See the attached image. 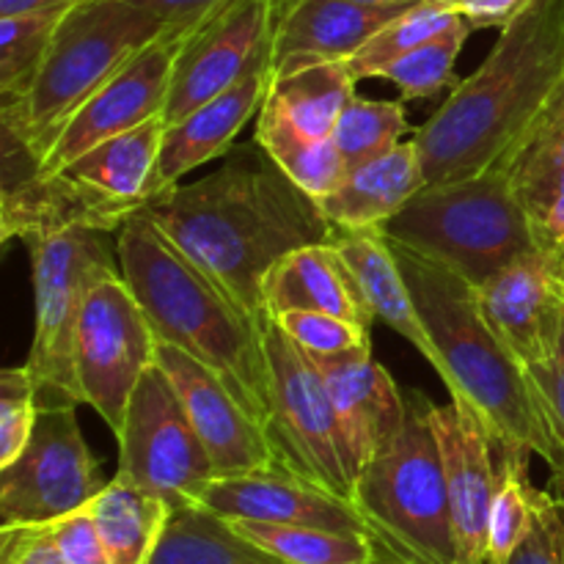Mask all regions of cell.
<instances>
[{
  "label": "cell",
  "instance_id": "obj_6",
  "mask_svg": "<svg viewBox=\"0 0 564 564\" xmlns=\"http://www.w3.org/2000/svg\"><path fill=\"white\" fill-rule=\"evenodd\" d=\"M169 28L132 0H83L72 6L31 91L20 102L0 108V127H9L42 165L66 121Z\"/></svg>",
  "mask_w": 564,
  "mask_h": 564
},
{
  "label": "cell",
  "instance_id": "obj_27",
  "mask_svg": "<svg viewBox=\"0 0 564 564\" xmlns=\"http://www.w3.org/2000/svg\"><path fill=\"white\" fill-rule=\"evenodd\" d=\"M347 61H323L270 75L268 102L312 138H330L345 105L356 97Z\"/></svg>",
  "mask_w": 564,
  "mask_h": 564
},
{
  "label": "cell",
  "instance_id": "obj_30",
  "mask_svg": "<svg viewBox=\"0 0 564 564\" xmlns=\"http://www.w3.org/2000/svg\"><path fill=\"white\" fill-rule=\"evenodd\" d=\"M235 532L268 551L281 564H369L375 540L361 532H336L319 527H286V523L229 521Z\"/></svg>",
  "mask_w": 564,
  "mask_h": 564
},
{
  "label": "cell",
  "instance_id": "obj_45",
  "mask_svg": "<svg viewBox=\"0 0 564 564\" xmlns=\"http://www.w3.org/2000/svg\"><path fill=\"white\" fill-rule=\"evenodd\" d=\"M132 3L143 6L169 25H191V22H198L229 0H132Z\"/></svg>",
  "mask_w": 564,
  "mask_h": 564
},
{
  "label": "cell",
  "instance_id": "obj_5",
  "mask_svg": "<svg viewBox=\"0 0 564 564\" xmlns=\"http://www.w3.org/2000/svg\"><path fill=\"white\" fill-rule=\"evenodd\" d=\"M163 119L110 138L53 174L0 185L3 240L58 235L69 229L119 231L158 196Z\"/></svg>",
  "mask_w": 564,
  "mask_h": 564
},
{
  "label": "cell",
  "instance_id": "obj_2",
  "mask_svg": "<svg viewBox=\"0 0 564 564\" xmlns=\"http://www.w3.org/2000/svg\"><path fill=\"white\" fill-rule=\"evenodd\" d=\"M564 83V0H534L482 64L413 130L424 185L505 165Z\"/></svg>",
  "mask_w": 564,
  "mask_h": 564
},
{
  "label": "cell",
  "instance_id": "obj_43",
  "mask_svg": "<svg viewBox=\"0 0 564 564\" xmlns=\"http://www.w3.org/2000/svg\"><path fill=\"white\" fill-rule=\"evenodd\" d=\"M0 564H69L50 523L0 529Z\"/></svg>",
  "mask_w": 564,
  "mask_h": 564
},
{
  "label": "cell",
  "instance_id": "obj_20",
  "mask_svg": "<svg viewBox=\"0 0 564 564\" xmlns=\"http://www.w3.org/2000/svg\"><path fill=\"white\" fill-rule=\"evenodd\" d=\"M419 0H286L270 42V75L323 61H350L386 22Z\"/></svg>",
  "mask_w": 564,
  "mask_h": 564
},
{
  "label": "cell",
  "instance_id": "obj_25",
  "mask_svg": "<svg viewBox=\"0 0 564 564\" xmlns=\"http://www.w3.org/2000/svg\"><path fill=\"white\" fill-rule=\"evenodd\" d=\"M422 187V158L411 138L383 158L347 171L341 185L317 204L334 229H375L389 224Z\"/></svg>",
  "mask_w": 564,
  "mask_h": 564
},
{
  "label": "cell",
  "instance_id": "obj_37",
  "mask_svg": "<svg viewBox=\"0 0 564 564\" xmlns=\"http://www.w3.org/2000/svg\"><path fill=\"white\" fill-rule=\"evenodd\" d=\"M270 319L308 356H341V352L372 347L367 325L328 312H284Z\"/></svg>",
  "mask_w": 564,
  "mask_h": 564
},
{
  "label": "cell",
  "instance_id": "obj_32",
  "mask_svg": "<svg viewBox=\"0 0 564 564\" xmlns=\"http://www.w3.org/2000/svg\"><path fill=\"white\" fill-rule=\"evenodd\" d=\"M66 11L69 9L0 17V108L20 102L31 91Z\"/></svg>",
  "mask_w": 564,
  "mask_h": 564
},
{
  "label": "cell",
  "instance_id": "obj_35",
  "mask_svg": "<svg viewBox=\"0 0 564 564\" xmlns=\"http://www.w3.org/2000/svg\"><path fill=\"white\" fill-rule=\"evenodd\" d=\"M501 169L523 204L564 180V83Z\"/></svg>",
  "mask_w": 564,
  "mask_h": 564
},
{
  "label": "cell",
  "instance_id": "obj_23",
  "mask_svg": "<svg viewBox=\"0 0 564 564\" xmlns=\"http://www.w3.org/2000/svg\"><path fill=\"white\" fill-rule=\"evenodd\" d=\"M330 246L336 248L339 259L345 262L358 297L372 314V319L389 325L394 334L411 341L430 364L435 350L424 328L419 308L413 303V292L408 286L405 270L397 259L394 246L383 226L375 229H336L330 237Z\"/></svg>",
  "mask_w": 564,
  "mask_h": 564
},
{
  "label": "cell",
  "instance_id": "obj_29",
  "mask_svg": "<svg viewBox=\"0 0 564 564\" xmlns=\"http://www.w3.org/2000/svg\"><path fill=\"white\" fill-rule=\"evenodd\" d=\"M253 138L273 158V163L308 196H328L347 176V165L336 149L334 138L306 135L268 99L257 113Z\"/></svg>",
  "mask_w": 564,
  "mask_h": 564
},
{
  "label": "cell",
  "instance_id": "obj_31",
  "mask_svg": "<svg viewBox=\"0 0 564 564\" xmlns=\"http://www.w3.org/2000/svg\"><path fill=\"white\" fill-rule=\"evenodd\" d=\"M534 452L523 446H496L499 457V482H496L494 505L488 518V549L485 564H507L521 540L527 538L534 516L538 488L529 479V460Z\"/></svg>",
  "mask_w": 564,
  "mask_h": 564
},
{
  "label": "cell",
  "instance_id": "obj_11",
  "mask_svg": "<svg viewBox=\"0 0 564 564\" xmlns=\"http://www.w3.org/2000/svg\"><path fill=\"white\" fill-rule=\"evenodd\" d=\"M77 402H39V419L20 455L0 468V529L53 523L83 510L110 482L88 449Z\"/></svg>",
  "mask_w": 564,
  "mask_h": 564
},
{
  "label": "cell",
  "instance_id": "obj_51",
  "mask_svg": "<svg viewBox=\"0 0 564 564\" xmlns=\"http://www.w3.org/2000/svg\"><path fill=\"white\" fill-rule=\"evenodd\" d=\"M441 3H446V6H452V9H457V6H460V0H441Z\"/></svg>",
  "mask_w": 564,
  "mask_h": 564
},
{
  "label": "cell",
  "instance_id": "obj_14",
  "mask_svg": "<svg viewBox=\"0 0 564 564\" xmlns=\"http://www.w3.org/2000/svg\"><path fill=\"white\" fill-rule=\"evenodd\" d=\"M284 3L286 0H229L191 28L163 110L165 127L270 61V42Z\"/></svg>",
  "mask_w": 564,
  "mask_h": 564
},
{
  "label": "cell",
  "instance_id": "obj_42",
  "mask_svg": "<svg viewBox=\"0 0 564 564\" xmlns=\"http://www.w3.org/2000/svg\"><path fill=\"white\" fill-rule=\"evenodd\" d=\"M538 251L549 262L564 257V180L523 204Z\"/></svg>",
  "mask_w": 564,
  "mask_h": 564
},
{
  "label": "cell",
  "instance_id": "obj_21",
  "mask_svg": "<svg viewBox=\"0 0 564 564\" xmlns=\"http://www.w3.org/2000/svg\"><path fill=\"white\" fill-rule=\"evenodd\" d=\"M330 391L356 471L389 444L402 427L408 397L389 372L375 361L372 347L341 352V356H312Z\"/></svg>",
  "mask_w": 564,
  "mask_h": 564
},
{
  "label": "cell",
  "instance_id": "obj_3",
  "mask_svg": "<svg viewBox=\"0 0 564 564\" xmlns=\"http://www.w3.org/2000/svg\"><path fill=\"white\" fill-rule=\"evenodd\" d=\"M121 275L152 323L158 341L207 364L257 422L270 419L268 319L237 303L143 213L116 237Z\"/></svg>",
  "mask_w": 564,
  "mask_h": 564
},
{
  "label": "cell",
  "instance_id": "obj_1",
  "mask_svg": "<svg viewBox=\"0 0 564 564\" xmlns=\"http://www.w3.org/2000/svg\"><path fill=\"white\" fill-rule=\"evenodd\" d=\"M141 213L259 319H270L262 295L270 268L295 248L330 242L336 231L317 198L301 191L257 138L231 147L202 180L154 196Z\"/></svg>",
  "mask_w": 564,
  "mask_h": 564
},
{
  "label": "cell",
  "instance_id": "obj_19",
  "mask_svg": "<svg viewBox=\"0 0 564 564\" xmlns=\"http://www.w3.org/2000/svg\"><path fill=\"white\" fill-rule=\"evenodd\" d=\"M474 290L490 328L523 367H534L554 352L564 323V297L554 264L543 253H527Z\"/></svg>",
  "mask_w": 564,
  "mask_h": 564
},
{
  "label": "cell",
  "instance_id": "obj_7",
  "mask_svg": "<svg viewBox=\"0 0 564 564\" xmlns=\"http://www.w3.org/2000/svg\"><path fill=\"white\" fill-rule=\"evenodd\" d=\"M394 438L361 468L352 505L380 549L413 564H457L449 490L433 427V400L411 389Z\"/></svg>",
  "mask_w": 564,
  "mask_h": 564
},
{
  "label": "cell",
  "instance_id": "obj_52",
  "mask_svg": "<svg viewBox=\"0 0 564 564\" xmlns=\"http://www.w3.org/2000/svg\"><path fill=\"white\" fill-rule=\"evenodd\" d=\"M361 3H391V0H361Z\"/></svg>",
  "mask_w": 564,
  "mask_h": 564
},
{
  "label": "cell",
  "instance_id": "obj_34",
  "mask_svg": "<svg viewBox=\"0 0 564 564\" xmlns=\"http://www.w3.org/2000/svg\"><path fill=\"white\" fill-rule=\"evenodd\" d=\"M408 132H411V124H408L405 105L356 94L341 110L330 138L347 171H356L400 147L402 135Z\"/></svg>",
  "mask_w": 564,
  "mask_h": 564
},
{
  "label": "cell",
  "instance_id": "obj_48",
  "mask_svg": "<svg viewBox=\"0 0 564 564\" xmlns=\"http://www.w3.org/2000/svg\"><path fill=\"white\" fill-rule=\"evenodd\" d=\"M378 545V543H375ZM369 564H413V562H408V560H402V556H397V554H391V551H386V549H380L378 545V551H375V556H372V562Z\"/></svg>",
  "mask_w": 564,
  "mask_h": 564
},
{
  "label": "cell",
  "instance_id": "obj_22",
  "mask_svg": "<svg viewBox=\"0 0 564 564\" xmlns=\"http://www.w3.org/2000/svg\"><path fill=\"white\" fill-rule=\"evenodd\" d=\"M268 88L270 61H264L240 83L165 127L158 158V196L180 185L191 171L226 158L242 127L259 113Z\"/></svg>",
  "mask_w": 564,
  "mask_h": 564
},
{
  "label": "cell",
  "instance_id": "obj_33",
  "mask_svg": "<svg viewBox=\"0 0 564 564\" xmlns=\"http://www.w3.org/2000/svg\"><path fill=\"white\" fill-rule=\"evenodd\" d=\"M460 17V11L441 3V0H419L416 6H411V9L402 11L400 17L386 22V25L380 28V31L375 33L350 61H347V69H350V75L356 77L358 83L369 80V77H383V72L389 69L394 61H400L402 55L416 50L419 44L430 42L433 36L444 33L446 28L455 25Z\"/></svg>",
  "mask_w": 564,
  "mask_h": 564
},
{
  "label": "cell",
  "instance_id": "obj_47",
  "mask_svg": "<svg viewBox=\"0 0 564 564\" xmlns=\"http://www.w3.org/2000/svg\"><path fill=\"white\" fill-rule=\"evenodd\" d=\"M549 490L556 499V512H560V532H562V556H564V488L556 482H549Z\"/></svg>",
  "mask_w": 564,
  "mask_h": 564
},
{
  "label": "cell",
  "instance_id": "obj_49",
  "mask_svg": "<svg viewBox=\"0 0 564 564\" xmlns=\"http://www.w3.org/2000/svg\"><path fill=\"white\" fill-rule=\"evenodd\" d=\"M551 264H554L556 284H560V292H562V297H564V257L556 259V262H551Z\"/></svg>",
  "mask_w": 564,
  "mask_h": 564
},
{
  "label": "cell",
  "instance_id": "obj_8",
  "mask_svg": "<svg viewBox=\"0 0 564 564\" xmlns=\"http://www.w3.org/2000/svg\"><path fill=\"white\" fill-rule=\"evenodd\" d=\"M383 229L391 242L444 264L471 286L538 251L527 207L501 165L424 185Z\"/></svg>",
  "mask_w": 564,
  "mask_h": 564
},
{
  "label": "cell",
  "instance_id": "obj_15",
  "mask_svg": "<svg viewBox=\"0 0 564 564\" xmlns=\"http://www.w3.org/2000/svg\"><path fill=\"white\" fill-rule=\"evenodd\" d=\"M191 25H171L149 42L135 58L127 61L61 130L53 147L44 154L39 174H53L64 169L88 149L130 132L152 119H163L165 102L171 94L176 61H180Z\"/></svg>",
  "mask_w": 564,
  "mask_h": 564
},
{
  "label": "cell",
  "instance_id": "obj_17",
  "mask_svg": "<svg viewBox=\"0 0 564 564\" xmlns=\"http://www.w3.org/2000/svg\"><path fill=\"white\" fill-rule=\"evenodd\" d=\"M430 413L446 471L457 564H485L490 505L499 482L496 438L466 397L449 394V405L433 402Z\"/></svg>",
  "mask_w": 564,
  "mask_h": 564
},
{
  "label": "cell",
  "instance_id": "obj_39",
  "mask_svg": "<svg viewBox=\"0 0 564 564\" xmlns=\"http://www.w3.org/2000/svg\"><path fill=\"white\" fill-rule=\"evenodd\" d=\"M507 564H564L560 512L549 488H538L532 527Z\"/></svg>",
  "mask_w": 564,
  "mask_h": 564
},
{
  "label": "cell",
  "instance_id": "obj_41",
  "mask_svg": "<svg viewBox=\"0 0 564 564\" xmlns=\"http://www.w3.org/2000/svg\"><path fill=\"white\" fill-rule=\"evenodd\" d=\"M61 554L69 564H113L88 507L50 523Z\"/></svg>",
  "mask_w": 564,
  "mask_h": 564
},
{
  "label": "cell",
  "instance_id": "obj_4",
  "mask_svg": "<svg viewBox=\"0 0 564 564\" xmlns=\"http://www.w3.org/2000/svg\"><path fill=\"white\" fill-rule=\"evenodd\" d=\"M391 246L433 341V367L449 394L466 397L477 405L496 446H523L543 457L551 471L564 468V455L545 424L529 369L490 328L477 290L444 264L430 262L397 242Z\"/></svg>",
  "mask_w": 564,
  "mask_h": 564
},
{
  "label": "cell",
  "instance_id": "obj_44",
  "mask_svg": "<svg viewBox=\"0 0 564 564\" xmlns=\"http://www.w3.org/2000/svg\"><path fill=\"white\" fill-rule=\"evenodd\" d=\"M532 3L534 0H460L457 11L471 25V31H479V28H499L501 31Z\"/></svg>",
  "mask_w": 564,
  "mask_h": 564
},
{
  "label": "cell",
  "instance_id": "obj_40",
  "mask_svg": "<svg viewBox=\"0 0 564 564\" xmlns=\"http://www.w3.org/2000/svg\"><path fill=\"white\" fill-rule=\"evenodd\" d=\"M527 369L529 378H532L540 408H543L545 424H549L551 435H554V441L560 444L564 455V323L554 352L545 361Z\"/></svg>",
  "mask_w": 564,
  "mask_h": 564
},
{
  "label": "cell",
  "instance_id": "obj_9",
  "mask_svg": "<svg viewBox=\"0 0 564 564\" xmlns=\"http://www.w3.org/2000/svg\"><path fill=\"white\" fill-rule=\"evenodd\" d=\"M33 264L36 323L28 352V372L39 389V402H80L75 375V339L83 306L94 286L119 275V246L110 231L69 229L25 240Z\"/></svg>",
  "mask_w": 564,
  "mask_h": 564
},
{
  "label": "cell",
  "instance_id": "obj_50",
  "mask_svg": "<svg viewBox=\"0 0 564 564\" xmlns=\"http://www.w3.org/2000/svg\"><path fill=\"white\" fill-rule=\"evenodd\" d=\"M551 482L562 485V488H564V468H560V471H551Z\"/></svg>",
  "mask_w": 564,
  "mask_h": 564
},
{
  "label": "cell",
  "instance_id": "obj_16",
  "mask_svg": "<svg viewBox=\"0 0 564 564\" xmlns=\"http://www.w3.org/2000/svg\"><path fill=\"white\" fill-rule=\"evenodd\" d=\"M158 364L174 383L213 460L215 477H240L279 466L268 427L246 411L218 372L165 341L158 345Z\"/></svg>",
  "mask_w": 564,
  "mask_h": 564
},
{
  "label": "cell",
  "instance_id": "obj_24",
  "mask_svg": "<svg viewBox=\"0 0 564 564\" xmlns=\"http://www.w3.org/2000/svg\"><path fill=\"white\" fill-rule=\"evenodd\" d=\"M264 312L279 317L284 312H328L372 325V314L358 297L356 284L330 242H314L281 257L264 275Z\"/></svg>",
  "mask_w": 564,
  "mask_h": 564
},
{
  "label": "cell",
  "instance_id": "obj_38",
  "mask_svg": "<svg viewBox=\"0 0 564 564\" xmlns=\"http://www.w3.org/2000/svg\"><path fill=\"white\" fill-rule=\"evenodd\" d=\"M39 419V389L28 367L0 372V468L9 466L31 438Z\"/></svg>",
  "mask_w": 564,
  "mask_h": 564
},
{
  "label": "cell",
  "instance_id": "obj_10",
  "mask_svg": "<svg viewBox=\"0 0 564 564\" xmlns=\"http://www.w3.org/2000/svg\"><path fill=\"white\" fill-rule=\"evenodd\" d=\"M264 347L273 400L268 435L279 466L352 501L358 471L323 372L273 319L264 328Z\"/></svg>",
  "mask_w": 564,
  "mask_h": 564
},
{
  "label": "cell",
  "instance_id": "obj_18",
  "mask_svg": "<svg viewBox=\"0 0 564 564\" xmlns=\"http://www.w3.org/2000/svg\"><path fill=\"white\" fill-rule=\"evenodd\" d=\"M198 507L226 521L286 523V527H319L369 534L352 501L339 499L330 490L286 471L284 466L215 479Z\"/></svg>",
  "mask_w": 564,
  "mask_h": 564
},
{
  "label": "cell",
  "instance_id": "obj_13",
  "mask_svg": "<svg viewBox=\"0 0 564 564\" xmlns=\"http://www.w3.org/2000/svg\"><path fill=\"white\" fill-rule=\"evenodd\" d=\"M158 345L124 275H108L88 292L75 339L77 391L113 435L124 427L135 386L158 364Z\"/></svg>",
  "mask_w": 564,
  "mask_h": 564
},
{
  "label": "cell",
  "instance_id": "obj_28",
  "mask_svg": "<svg viewBox=\"0 0 564 564\" xmlns=\"http://www.w3.org/2000/svg\"><path fill=\"white\" fill-rule=\"evenodd\" d=\"M147 564H281L204 507H171L158 549Z\"/></svg>",
  "mask_w": 564,
  "mask_h": 564
},
{
  "label": "cell",
  "instance_id": "obj_46",
  "mask_svg": "<svg viewBox=\"0 0 564 564\" xmlns=\"http://www.w3.org/2000/svg\"><path fill=\"white\" fill-rule=\"evenodd\" d=\"M83 0H0V17L28 14V11H47V9H72Z\"/></svg>",
  "mask_w": 564,
  "mask_h": 564
},
{
  "label": "cell",
  "instance_id": "obj_12",
  "mask_svg": "<svg viewBox=\"0 0 564 564\" xmlns=\"http://www.w3.org/2000/svg\"><path fill=\"white\" fill-rule=\"evenodd\" d=\"M119 438V471L171 507L202 505L215 468L160 364L132 391Z\"/></svg>",
  "mask_w": 564,
  "mask_h": 564
},
{
  "label": "cell",
  "instance_id": "obj_36",
  "mask_svg": "<svg viewBox=\"0 0 564 564\" xmlns=\"http://www.w3.org/2000/svg\"><path fill=\"white\" fill-rule=\"evenodd\" d=\"M468 33H471V25L460 17L444 33H438L430 42L419 44L416 50L402 55L400 61H394L380 80H389L391 86L400 88L402 102H408V99H430L438 97L441 91H452L460 83L455 77V64L457 55L466 47Z\"/></svg>",
  "mask_w": 564,
  "mask_h": 564
},
{
  "label": "cell",
  "instance_id": "obj_26",
  "mask_svg": "<svg viewBox=\"0 0 564 564\" xmlns=\"http://www.w3.org/2000/svg\"><path fill=\"white\" fill-rule=\"evenodd\" d=\"M113 564H147L169 523L171 505L116 474L88 505Z\"/></svg>",
  "mask_w": 564,
  "mask_h": 564
}]
</instances>
